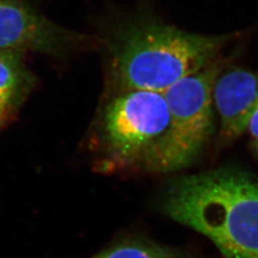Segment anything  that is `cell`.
I'll return each instance as SVG.
<instances>
[{
    "instance_id": "cell-8",
    "label": "cell",
    "mask_w": 258,
    "mask_h": 258,
    "mask_svg": "<svg viewBox=\"0 0 258 258\" xmlns=\"http://www.w3.org/2000/svg\"><path fill=\"white\" fill-rule=\"evenodd\" d=\"M90 258H198L187 249L158 243L145 236L117 240Z\"/></svg>"
},
{
    "instance_id": "cell-9",
    "label": "cell",
    "mask_w": 258,
    "mask_h": 258,
    "mask_svg": "<svg viewBox=\"0 0 258 258\" xmlns=\"http://www.w3.org/2000/svg\"><path fill=\"white\" fill-rule=\"evenodd\" d=\"M251 137L258 142V103L249 118L248 128Z\"/></svg>"
},
{
    "instance_id": "cell-5",
    "label": "cell",
    "mask_w": 258,
    "mask_h": 258,
    "mask_svg": "<svg viewBox=\"0 0 258 258\" xmlns=\"http://www.w3.org/2000/svg\"><path fill=\"white\" fill-rule=\"evenodd\" d=\"M79 40L26 0H0V49L59 55Z\"/></svg>"
},
{
    "instance_id": "cell-4",
    "label": "cell",
    "mask_w": 258,
    "mask_h": 258,
    "mask_svg": "<svg viewBox=\"0 0 258 258\" xmlns=\"http://www.w3.org/2000/svg\"><path fill=\"white\" fill-rule=\"evenodd\" d=\"M169 112L163 93L120 92L105 106L101 137L113 165L145 164L165 137Z\"/></svg>"
},
{
    "instance_id": "cell-2",
    "label": "cell",
    "mask_w": 258,
    "mask_h": 258,
    "mask_svg": "<svg viewBox=\"0 0 258 258\" xmlns=\"http://www.w3.org/2000/svg\"><path fill=\"white\" fill-rule=\"evenodd\" d=\"M230 38L191 34L147 18L126 20L107 42L111 81L119 93H164L213 62Z\"/></svg>"
},
{
    "instance_id": "cell-11",
    "label": "cell",
    "mask_w": 258,
    "mask_h": 258,
    "mask_svg": "<svg viewBox=\"0 0 258 258\" xmlns=\"http://www.w3.org/2000/svg\"><path fill=\"white\" fill-rule=\"evenodd\" d=\"M256 144H257V148H258V142H256Z\"/></svg>"
},
{
    "instance_id": "cell-7",
    "label": "cell",
    "mask_w": 258,
    "mask_h": 258,
    "mask_svg": "<svg viewBox=\"0 0 258 258\" xmlns=\"http://www.w3.org/2000/svg\"><path fill=\"white\" fill-rule=\"evenodd\" d=\"M33 83L22 53L0 49V105L12 111L21 102Z\"/></svg>"
},
{
    "instance_id": "cell-6",
    "label": "cell",
    "mask_w": 258,
    "mask_h": 258,
    "mask_svg": "<svg viewBox=\"0 0 258 258\" xmlns=\"http://www.w3.org/2000/svg\"><path fill=\"white\" fill-rule=\"evenodd\" d=\"M212 99L223 138L232 141L248 128L258 103V72L233 68L216 78Z\"/></svg>"
},
{
    "instance_id": "cell-10",
    "label": "cell",
    "mask_w": 258,
    "mask_h": 258,
    "mask_svg": "<svg viewBox=\"0 0 258 258\" xmlns=\"http://www.w3.org/2000/svg\"><path fill=\"white\" fill-rule=\"evenodd\" d=\"M10 112L11 111L8 110L7 108L3 107L0 105V126L4 123V121L7 120L8 116H9Z\"/></svg>"
},
{
    "instance_id": "cell-1",
    "label": "cell",
    "mask_w": 258,
    "mask_h": 258,
    "mask_svg": "<svg viewBox=\"0 0 258 258\" xmlns=\"http://www.w3.org/2000/svg\"><path fill=\"white\" fill-rule=\"evenodd\" d=\"M163 211L212 241L224 258H258V179L219 167L173 182Z\"/></svg>"
},
{
    "instance_id": "cell-3",
    "label": "cell",
    "mask_w": 258,
    "mask_h": 258,
    "mask_svg": "<svg viewBox=\"0 0 258 258\" xmlns=\"http://www.w3.org/2000/svg\"><path fill=\"white\" fill-rule=\"evenodd\" d=\"M221 66L213 61L172 84L164 94L169 112L166 135L144 166L171 172L190 166L213 134V85Z\"/></svg>"
}]
</instances>
